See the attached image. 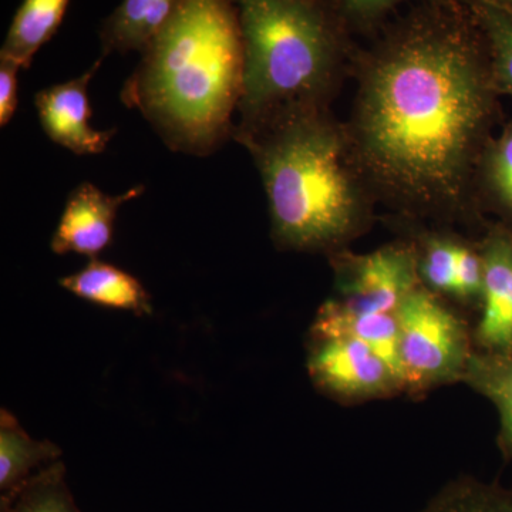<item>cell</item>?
<instances>
[{
    "label": "cell",
    "instance_id": "9",
    "mask_svg": "<svg viewBox=\"0 0 512 512\" xmlns=\"http://www.w3.org/2000/svg\"><path fill=\"white\" fill-rule=\"evenodd\" d=\"M143 192V185H137L123 194L109 195L92 183L80 184L67 198L50 248L57 255L97 258L113 242L120 208Z\"/></svg>",
    "mask_w": 512,
    "mask_h": 512
},
{
    "label": "cell",
    "instance_id": "13",
    "mask_svg": "<svg viewBox=\"0 0 512 512\" xmlns=\"http://www.w3.org/2000/svg\"><path fill=\"white\" fill-rule=\"evenodd\" d=\"M175 3L177 0H123L101 23L100 57L143 52L170 18Z\"/></svg>",
    "mask_w": 512,
    "mask_h": 512
},
{
    "label": "cell",
    "instance_id": "4",
    "mask_svg": "<svg viewBox=\"0 0 512 512\" xmlns=\"http://www.w3.org/2000/svg\"><path fill=\"white\" fill-rule=\"evenodd\" d=\"M244 42L235 126L285 109L329 106L357 49L339 0H232Z\"/></svg>",
    "mask_w": 512,
    "mask_h": 512
},
{
    "label": "cell",
    "instance_id": "6",
    "mask_svg": "<svg viewBox=\"0 0 512 512\" xmlns=\"http://www.w3.org/2000/svg\"><path fill=\"white\" fill-rule=\"evenodd\" d=\"M335 299L346 311L396 313L404 299L421 285L419 255L407 245H387L366 255L333 254Z\"/></svg>",
    "mask_w": 512,
    "mask_h": 512
},
{
    "label": "cell",
    "instance_id": "7",
    "mask_svg": "<svg viewBox=\"0 0 512 512\" xmlns=\"http://www.w3.org/2000/svg\"><path fill=\"white\" fill-rule=\"evenodd\" d=\"M308 372L318 389L336 399H377L404 389L383 359L349 336L311 335Z\"/></svg>",
    "mask_w": 512,
    "mask_h": 512
},
{
    "label": "cell",
    "instance_id": "22",
    "mask_svg": "<svg viewBox=\"0 0 512 512\" xmlns=\"http://www.w3.org/2000/svg\"><path fill=\"white\" fill-rule=\"evenodd\" d=\"M417 2L424 0H339L353 32L365 35H375L384 23L389 22L394 10L404 3L413 5Z\"/></svg>",
    "mask_w": 512,
    "mask_h": 512
},
{
    "label": "cell",
    "instance_id": "5",
    "mask_svg": "<svg viewBox=\"0 0 512 512\" xmlns=\"http://www.w3.org/2000/svg\"><path fill=\"white\" fill-rule=\"evenodd\" d=\"M404 387L426 390L463 379L473 355L466 325L423 286L396 312Z\"/></svg>",
    "mask_w": 512,
    "mask_h": 512
},
{
    "label": "cell",
    "instance_id": "8",
    "mask_svg": "<svg viewBox=\"0 0 512 512\" xmlns=\"http://www.w3.org/2000/svg\"><path fill=\"white\" fill-rule=\"evenodd\" d=\"M103 60L100 57L82 76L47 87L35 96L37 116L46 136L76 156L103 153L116 134V130L100 131L90 124L89 83Z\"/></svg>",
    "mask_w": 512,
    "mask_h": 512
},
{
    "label": "cell",
    "instance_id": "19",
    "mask_svg": "<svg viewBox=\"0 0 512 512\" xmlns=\"http://www.w3.org/2000/svg\"><path fill=\"white\" fill-rule=\"evenodd\" d=\"M487 36L498 89L512 94V16L483 0H467Z\"/></svg>",
    "mask_w": 512,
    "mask_h": 512
},
{
    "label": "cell",
    "instance_id": "10",
    "mask_svg": "<svg viewBox=\"0 0 512 512\" xmlns=\"http://www.w3.org/2000/svg\"><path fill=\"white\" fill-rule=\"evenodd\" d=\"M480 254L484 281L476 342L481 352H512V234L491 232Z\"/></svg>",
    "mask_w": 512,
    "mask_h": 512
},
{
    "label": "cell",
    "instance_id": "23",
    "mask_svg": "<svg viewBox=\"0 0 512 512\" xmlns=\"http://www.w3.org/2000/svg\"><path fill=\"white\" fill-rule=\"evenodd\" d=\"M484 281V265L480 251H474L467 245H460L458 251L456 282L453 296L463 301L481 299Z\"/></svg>",
    "mask_w": 512,
    "mask_h": 512
},
{
    "label": "cell",
    "instance_id": "25",
    "mask_svg": "<svg viewBox=\"0 0 512 512\" xmlns=\"http://www.w3.org/2000/svg\"><path fill=\"white\" fill-rule=\"evenodd\" d=\"M485 3L495 6V8L504 10L512 16V0H483Z\"/></svg>",
    "mask_w": 512,
    "mask_h": 512
},
{
    "label": "cell",
    "instance_id": "16",
    "mask_svg": "<svg viewBox=\"0 0 512 512\" xmlns=\"http://www.w3.org/2000/svg\"><path fill=\"white\" fill-rule=\"evenodd\" d=\"M464 380L487 397L500 416V446L512 458V352H473Z\"/></svg>",
    "mask_w": 512,
    "mask_h": 512
},
{
    "label": "cell",
    "instance_id": "18",
    "mask_svg": "<svg viewBox=\"0 0 512 512\" xmlns=\"http://www.w3.org/2000/svg\"><path fill=\"white\" fill-rule=\"evenodd\" d=\"M420 512H512V488L463 478L448 484Z\"/></svg>",
    "mask_w": 512,
    "mask_h": 512
},
{
    "label": "cell",
    "instance_id": "14",
    "mask_svg": "<svg viewBox=\"0 0 512 512\" xmlns=\"http://www.w3.org/2000/svg\"><path fill=\"white\" fill-rule=\"evenodd\" d=\"M63 451L49 440H35L26 433L19 420L2 409L0 412V497H5L33 474L56 461Z\"/></svg>",
    "mask_w": 512,
    "mask_h": 512
},
{
    "label": "cell",
    "instance_id": "24",
    "mask_svg": "<svg viewBox=\"0 0 512 512\" xmlns=\"http://www.w3.org/2000/svg\"><path fill=\"white\" fill-rule=\"evenodd\" d=\"M18 64L0 59V126H8L19 104Z\"/></svg>",
    "mask_w": 512,
    "mask_h": 512
},
{
    "label": "cell",
    "instance_id": "2",
    "mask_svg": "<svg viewBox=\"0 0 512 512\" xmlns=\"http://www.w3.org/2000/svg\"><path fill=\"white\" fill-rule=\"evenodd\" d=\"M232 138L261 175L276 247L336 254L369 225L375 195L329 106L278 111Z\"/></svg>",
    "mask_w": 512,
    "mask_h": 512
},
{
    "label": "cell",
    "instance_id": "3",
    "mask_svg": "<svg viewBox=\"0 0 512 512\" xmlns=\"http://www.w3.org/2000/svg\"><path fill=\"white\" fill-rule=\"evenodd\" d=\"M244 87V42L232 0H177L121 90L178 153L208 157L234 133Z\"/></svg>",
    "mask_w": 512,
    "mask_h": 512
},
{
    "label": "cell",
    "instance_id": "17",
    "mask_svg": "<svg viewBox=\"0 0 512 512\" xmlns=\"http://www.w3.org/2000/svg\"><path fill=\"white\" fill-rule=\"evenodd\" d=\"M0 512H82L66 480L62 460L33 474L13 493L0 497Z\"/></svg>",
    "mask_w": 512,
    "mask_h": 512
},
{
    "label": "cell",
    "instance_id": "21",
    "mask_svg": "<svg viewBox=\"0 0 512 512\" xmlns=\"http://www.w3.org/2000/svg\"><path fill=\"white\" fill-rule=\"evenodd\" d=\"M460 242L450 238L427 239L419 255L420 281L434 293L453 296Z\"/></svg>",
    "mask_w": 512,
    "mask_h": 512
},
{
    "label": "cell",
    "instance_id": "20",
    "mask_svg": "<svg viewBox=\"0 0 512 512\" xmlns=\"http://www.w3.org/2000/svg\"><path fill=\"white\" fill-rule=\"evenodd\" d=\"M477 181H481L495 204L512 215V127L488 144L478 167Z\"/></svg>",
    "mask_w": 512,
    "mask_h": 512
},
{
    "label": "cell",
    "instance_id": "12",
    "mask_svg": "<svg viewBox=\"0 0 512 512\" xmlns=\"http://www.w3.org/2000/svg\"><path fill=\"white\" fill-rule=\"evenodd\" d=\"M60 286L77 298L101 308L147 316L153 313L151 296L136 276L99 258L60 279Z\"/></svg>",
    "mask_w": 512,
    "mask_h": 512
},
{
    "label": "cell",
    "instance_id": "11",
    "mask_svg": "<svg viewBox=\"0 0 512 512\" xmlns=\"http://www.w3.org/2000/svg\"><path fill=\"white\" fill-rule=\"evenodd\" d=\"M312 336H349L366 343L399 377L404 386L400 330L396 313H355L335 301L326 302L313 322ZM406 389V387H404Z\"/></svg>",
    "mask_w": 512,
    "mask_h": 512
},
{
    "label": "cell",
    "instance_id": "15",
    "mask_svg": "<svg viewBox=\"0 0 512 512\" xmlns=\"http://www.w3.org/2000/svg\"><path fill=\"white\" fill-rule=\"evenodd\" d=\"M70 0H23L10 23L0 59L29 69L33 57L55 36Z\"/></svg>",
    "mask_w": 512,
    "mask_h": 512
},
{
    "label": "cell",
    "instance_id": "1",
    "mask_svg": "<svg viewBox=\"0 0 512 512\" xmlns=\"http://www.w3.org/2000/svg\"><path fill=\"white\" fill-rule=\"evenodd\" d=\"M353 59L346 123L376 200L413 217L464 214L493 123L490 47L467 0H424Z\"/></svg>",
    "mask_w": 512,
    "mask_h": 512
}]
</instances>
